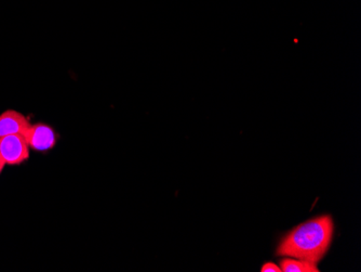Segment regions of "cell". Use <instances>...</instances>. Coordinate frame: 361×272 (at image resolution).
Returning <instances> with one entry per match:
<instances>
[{
  "label": "cell",
  "mask_w": 361,
  "mask_h": 272,
  "mask_svg": "<svg viewBox=\"0 0 361 272\" xmlns=\"http://www.w3.org/2000/svg\"><path fill=\"white\" fill-rule=\"evenodd\" d=\"M332 235L334 221L331 217H317L302 223L283 237L277 254L316 264L329 249Z\"/></svg>",
  "instance_id": "6da1fadb"
},
{
  "label": "cell",
  "mask_w": 361,
  "mask_h": 272,
  "mask_svg": "<svg viewBox=\"0 0 361 272\" xmlns=\"http://www.w3.org/2000/svg\"><path fill=\"white\" fill-rule=\"evenodd\" d=\"M0 155L6 165H20L30 158V146L21 134L6 136L0 139Z\"/></svg>",
  "instance_id": "7a4b0ae2"
},
{
  "label": "cell",
  "mask_w": 361,
  "mask_h": 272,
  "mask_svg": "<svg viewBox=\"0 0 361 272\" xmlns=\"http://www.w3.org/2000/svg\"><path fill=\"white\" fill-rule=\"evenodd\" d=\"M28 146L36 151L44 152L54 148L56 143V135L50 126L46 124L30 125L24 134Z\"/></svg>",
  "instance_id": "3957f363"
},
{
  "label": "cell",
  "mask_w": 361,
  "mask_h": 272,
  "mask_svg": "<svg viewBox=\"0 0 361 272\" xmlns=\"http://www.w3.org/2000/svg\"><path fill=\"white\" fill-rule=\"evenodd\" d=\"M28 119L20 112L9 110L0 115V139L6 136L24 135L30 128Z\"/></svg>",
  "instance_id": "277c9868"
},
{
  "label": "cell",
  "mask_w": 361,
  "mask_h": 272,
  "mask_svg": "<svg viewBox=\"0 0 361 272\" xmlns=\"http://www.w3.org/2000/svg\"><path fill=\"white\" fill-rule=\"evenodd\" d=\"M281 271L285 272H318L316 264L310 263V261H302V259H286L281 261Z\"/></svg>",
  "instance_id": "5b68a950"
},
{
  "label": "cell",
  "mask_w": 361,
  "mask_h": 272,
  "mask_svg": "<svg viewBox=\"0 0 361 272\" xmlns=\"http://www.w3.org/2000/svg\"><path fill=\"white\" fill-rule=\"evenodd\" d=\"M262 272H281V268L278 267L277 265L273 263L265 264L261 269Z\"/></svg>",
  "instance_id": "8992f818"
},
{
  "label": "cell",
  "mask_w": 361,
  "mask_h": 272,
  "mask_svg": "<svg viewBox=\"0 0 361 272\" xmlns=\"http://www.w3.org/2000/svg\"><path fill=\"white\" fill-rule=\"evenodd\" d=\"M5 161H4V158H1V155H0V174H1V172H3L4 167H5Z\"/></svg>",
  "instance_id": "52a82bcc"
}]
</instances>
